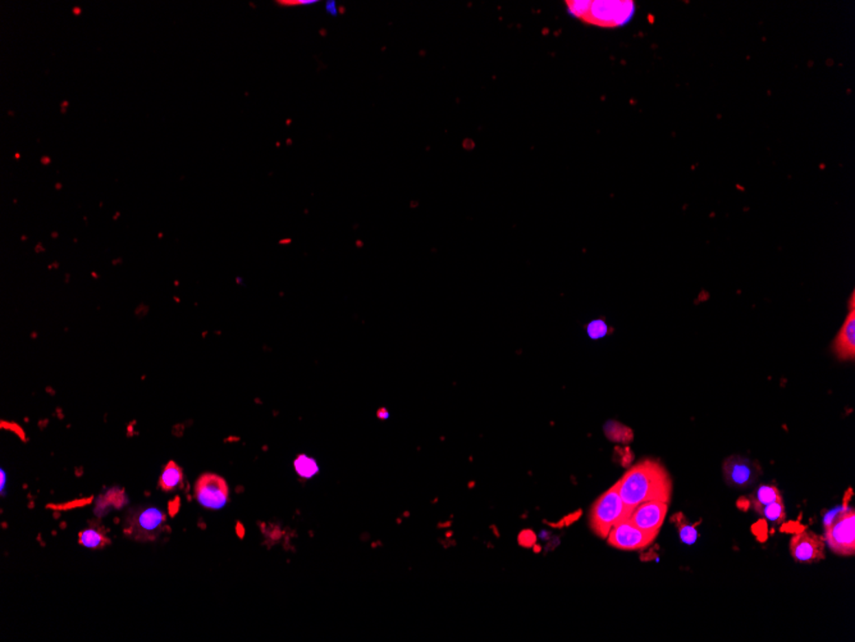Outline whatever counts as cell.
<instances>
[{
    "mask_svg": "<svg viewBox=\"0 0 855 642\" xmlns=\"http://www.w3.org/2000/svg\"><path fill=\"white\" fill-rule=\"evenodd\" d=\"M668 502L650 500L641 502L630 514L629 520L638 529L657 536L668 514Z\"/></svg>",
    "mask_w": 855,
    "mask_h": 642,
    "instance_id": "10",
    "label": "cell"
},
{
    "mask_svg": "<svg viewBox=\"0 0 855 642\" xmlns=\"http://www.w3.org/2000/svg\"><path fill=\"white\" fill-rule=\"evenodd\" d=\"M558 542H560V540L557 538H549V540H548V544L545 545V551H551V550H554V549L558 545Z\"/></svg>",
    "mask_w": 855,
    "mask_h": 642,
    "instance_id": "23",
    "label": "cell"
},
{
    "mask_svg": "<svg viewBox=\"0 0 855 642\" xmlns=\"http://www.w3.org/2000/svg\"><path fill=\"white\" fill-rule=\"evenodd\" d=\"M610 327L604 320H594L588 323L586 333L592 340H600L610 333Z\"/></svg>",
    "mask_w": 855,
    "mask_h": 642,
    "instance_id": "20",
    "label": "cell"
},
{
    "mask_svg": "<svg viewBox=\"0 0 855 642\" xmlns=\"http://www.w3.org/2000/svg\"><path fill=\"white\" fill-rule=\"evenodd\" d=\"M615 455H616V459H617V458H620V461H619V462H620L622 465H628V464L631 463V461H632V453H631V450H630L628 446H626V447H621V446H617V447L615 449Z\"/></svg>",
    "mask_w": 855,
    "mask_h": 642,
    "instance_id": "22",
    "label": "cell"
},
{
    "mask_svg": "<svg viewBox=\"0 0 855 642\" xmlns=\"http://www.w3.org/2000/svg\"><path fill=\"white\" fill-rule=\"evenodd\" d=\"M657 536L638 529L628 520L617 523L608 533V544L620 550H644L649 548Z\"/></svg>",
    "mask_w": 855,
    "mask_h": 642,
    "instance_id": "8",
    "label": "cell"
},
{
    "mask_svg": "<svg viewBox=\"0 0 855 642\" xmlns=\"http://www.w3.org/2000/svg\"><path fill=\"white\" fill-rule=\"evenodd\" d=\"M533 550H534V553H536V554H539V553H540V551H542V548H540V546H539V545H536H536H534V546H533Z\"/></svg>",
    "mask_w": 855,
    "mask_h": 642,
    "instance_id": "26",
    "label": "cell"
},
{
    "mask_svg": "<svg viewBox=\"0 0 855 642\" xmlns=\"http://www.w3.org/2000/svg\"><path fill=\"white\" fill-rule=\"evenodd\" d=\"M78 542L87 549H104L112 544L102 524L90 523L87 529L80 532Z\"/></svg>",
    "mask_w": 855,
    "mask_h": 642,
    "instance_id": "13",
    "label": "cell"
},
{
    "mask_svg": "<svg viewBox=\"0 0 855 642\" xmlns=\"http://www.w3.org/2000/svg\"><path fill=\"white\" fill-rule=\"evenodd\" d=\"M724 478L726 483L736 489L751 487L761 477L760 464L740 455H733L725 461Z\"/></svg>",
    "mask_w": 855,
    "mask_h": 642,
    "instance_id": "7",
    "label": "cell"
},
{
    "mask_svg": "<svg viewBox=\"0 0 855 642\" xmlns=\"http://www.w3.org/2000/svg\"><path fill=\"white\" fill-rule=\"evenodd\" d=\"M827 545L837 555L853 557L855 554V511L844 509L830 520L825 529Z\"/></svg>",
    "mask_w": 855,
    "mask_h": 642,
    "instance_id": "5",
    "label": "cell"
},
{
    "mask_svg": "<svg viewBox=\"0 0 855 642\" xmlns=\"http://www.w3.org/2000/svg\"><path fill=\"white\" fill-rule=\"evenodd\" d=\"M167 524L164 510L157 505L130 508L123 520V535L137 542H150L159 538Z\"/></svg>",
    "mask_w": 855,
    "mask_h": 642,
    "instance_id": "3",
    "label": "cell"
},
{
    "mask_svg": "<svg viewBox=\"0 0 855 642\" xmlns=\"http://www.w3.org/2000/svg\"><path fill=\"white\" fill-rule=\"evenodd\" d=\"M790 553L800 564H812L825 557V541L813 532L803 531L790 541Z\"/></svg>",
    "mask_w": 855,
    "mask_h": 642,
    "instance_id": "9",
    "label": "cell"
},
{
    "mask_svg": "<svg viewBox=\"0 0 855 642\" xmlns=\"http://www.w3.org/2000/svg\"><path fill=\"white\" fill-rule=\"evenodd\" d=\"M183 483V471L176 462H170L159 477V487L163 491H174Z\"/></svg>",
    "mask_w": 855,
    "mask_h": 642,
    "instance_id": "14",
    "label": "cell"
},
{
    "mask_svg": "<svg viewBox=\"0 0 855 642\" xmlns=\"http://www.w3.org/2000/svg\"><path fill=\"white\" fill-rule=\"evenodd\" d=\"M128 504V498L121 487H112L104 492L95 500L94 513L96 517L103 518L111 511L123 508Z\"/></svg>",
    "mask_w": 855,
    "mask_h": 642,
    "instance_id": "12",
    "label": "cell"
},
{
    "mask_svg": "<svg viewBox=\"0 0 855 642\" xmlns=\"http://www.w3.org/2000/svg\"><path fill=\"white\" fill-rule=\"evenodd\" d=\"M671 520L676 524L679 535H680V538H681L683 542H685L687 545L696 544V540H698V531H696V526L687 523L684 514L676 513Z\"/></svg>",
    "mask_w": 855,
    "mask_h": 642,
    "instance_id": "17",
    "label": "cell"
},
{
    "mask_svg": "<svg viewBox=\"0 0 855 642\" xmlns=\"http://www.w3.org/2000/svg\"><path fill=\"white\" fill-rule=\"evenodd\" d=\"M779 500H782L780 491L777 487L772 485H762L751 495L753 509L755 511H758L761 508L768 505L773 501Z\"/></svg>",
    "mask_w": 855,
    "mask_h": 642,
    "instance_id": "15",
    "label": "cell"
},
{
    "mask_svg": "<svg viewBox=\"0 0 855 642\" xmlns=\"http://www.w3.org/2000/svg\"><path fill=\"white\" fill-rule=\"evenodd\" d=\"M757 513L761 517H763L764 520H768L771 523H775V524H780L786 518V510H785V505H784V501L782 500L773 501L768 505L761 508Z\"/></svg>",
    "mask_w": 855,
    "mask_h": 642,
    "instance_id": "19",
    "label": "cell"
},
{
    "mask_svg": "<svg viewBox=\"0 0 855 642\" xmlns=\"http://www.w3.org/2000/svg\"><path fill=\"white\" fill-rule=\"evenodd\" d=\"M567 8L573 17L603 27L624 26L635 10L632 1H571Z\"/></svg>",
    "mask_w": 855,
    "mask_h": 642,
    "instance_id": "2",
    "label": "cell"
},
{
    "mask_svg": "<svg viewBox=\"0 0 855 642\" xmlns=\"http://www.w3.org/2000/svg\"><path fill=\"white\" fill-rule=\"evenodd\" d=\"M850 311L843 327L832 344V350L841 360H853L855 357V302L854 294L850 298Z\"/></svg>",
    "mask_w": 855,
    "mask_h": 642,
    "instance_id": "11",
    "label": "cell"
},
{
    "mask_svg": "<svg viewBox=\"0 0 855 642\" xmlns=\"http://www.w3.org/2000/svg\"><path fill=\"white\" fill-rule=\"evenodd\" d=\"M631 511L621 499L616 485L601 495L592 505L589 522L593 532L601 538H607L611 529L622 520H628Z\"/></svg>",
    "mask_w": 855,
    "mask_h": 642,
    "instance_id": "4",
    "label": "cell"
},
{
    "mask_svg": "<svg viewBox=\"0 0 855 642\" xmlns=\"http://www.w3.org/2000/svg\"><path fill=\"white\" fill-rule=\"evenodd\" d=\"M378 417H379V418H382V419H385V418H388V412H387L385 409H380V410L378 412Z\"/></svg>",
    "mask_w": 855,
    "mask_h": 642,
    "instance_id": "25",
    "label": "cell"
},
{
    "mask_svg": "<svg viewBox=\"0 0 855 642\" xmlns=\"http://www.w3.org/2000/svg\"><path fill=\"white\" fill-rule=\"evenodd\" d=\"M538 538H540V540H543V541H548V540L551 538V532H549V531H545H545H542V532L539 533V536H538Z\"/></svg>",
    "mask_w": 855,
    "mask_h": 642,
    "instance_id": "24",
    "label": "cell"
},
{
    "mask_svg": "<svg viewBox=\"0 0 855 642\" xmlns=\"http://www.w3.org/2000/svg\"><path fill=\"white\" fill-rule=\"evenodd\" d=\"M293 467L301 478H305V480L312 478L315 474L319 473V465L317 463V461L305 454H301L296 458V461L293 462Z\"/></svg>",
    "mask_w": 855,
    "mask_h": 642,
    "instance_id": "18",
    "label": "cell"
},
{
    "mask_svg": "<svg viewBox=\"0 0 855 642\" xmlns=\"http://www.w3.org/2000/svg\"><path fill=\"white\" fill-rule=\"evenodd\" d=\"M536 540H538V536H536V533H534V531H532V529H524V531H521V532L518 533L517 542H518V545H520V546L529 549L533 548V546L536 545Z\"/></svg>",
    "mask_w": 855,
    "mask_h": 642,
    "instance_id": "21",
    "label": "cell"
},
{
    "mask_svg": "<svg viewBox=\"0 0 855 642\" xmlns=\"http://www.w3.org/2000/svg\"><path fill=\"white\" fill-rule=\"evenodd\" d=\"M621 499L632 513L641 502L658 500L670 502L672 480L666 468L657 461L646 459L630 468L616 483Z\"/></svg>",
    "mask_w": 855,
    "mask_h": 642,
    "instance_id": "1",
    "label": "cell"
},
{
    "mask_svg": "<svg viewBox=\"0 0 855 642\" xmlns=\"http://www.w3.org/2000/svg\"><path fill=\"white\" fill-rule=\"evenodd\" d=\"M194 495L201 507L207 509H222L229 499L228 483L216 473H204L195 482Z\"/></svg>",
    "mask_w": 855,
    "mask_h": 642,
    "instance_id": "6",
    "label": "cell"
},
{
    "mask_svg": "<svg viewBox=\"0 0 855 642\" xmlns=\"http://www.w3.org/2000/svg\"><path fill=\"white\" fill-rule=\"evenodd\" d=\"M604 434L606 437L617 444L629 445L634 440V434L630 430L628 425H621L616 421H608L604 425Z\"/></svg>",
    "mask_w": 855,
    "mask_h": 642,
    "instance_id": "16",
    "label": "cell"
}]
</instances>
